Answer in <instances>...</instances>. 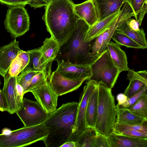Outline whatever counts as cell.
<instances>
[{
	"instance_id": "obj_34",
	"label": "cell",
	"mask_w": 147,
	"mask_h": 147,
	"mask_svg": "<svg viewBox=\"0 0 147 147\" xmlns=\"http://www.w3.org/2000/svg\"><path fill=\"white\" fill-rule=\"evenodd\" d=\"M147 85L144 86L137 93L128 98L126 102L122 105H116L117 108L129 109L143 95L147 93Z\"/></svg>"
},
{
	"instance_id": "obj_22",
	"label": "cell",
	"mask_w": 147,
	"mask_h": 147,
	"mask_svg": "<svg viewBox=\"0 0 147 147\" xmlns=\"http://www.w3.org/2000/svg\"><path fill=\"white\" fill-rule=\"evenodd\" d=\"M126 20L119 25L116 30L127 35L141 46L142 49H146L147 42L144 30L142 28L137 30L132 29Z\"/></svg>"
},
{
	"instance_id": "obj_45",
	"label": "cell",
	"mask_w": 147,
	"mask_h": 147,
	"mask_svg": "<svg viewBox=\"0 0 147 147\" xmlns=\"http://www.w3.org/2000/svg\"><path fill=\"white\" fill-rule=\"evenodd\" d=\"M44 2L45 3L47 4L49 3L52 0H41Z\"/></svg>"
},
{
	"instance_id": "obj_11",
	"label": "cell",
	"mask_w": 147,
	"mask_h": 147,
	"mask_svg": "<svg viewBox=\"0 0 147 147\" xmlns=\"http://www.w3.org/2000/svg\"><path fill=\"white\" fill-rule=\"evenodd\" d=\"M18 76L12 77L7 73L4 78V85L2 90L7 101V112L11 114L16 113L23 104L24 90L21 87H16Z\"/></svg>"
},
{
	"instance_id": "obj_37",
	"label": "cell",
	"mask_w": 147,
	"mask_h": 147,
	"mask_svg": "<svg viewBox=\"0 0 147 147\" xmlns=\"http://www.w3.org/2000/svg\"><path fill=\"white\" fill-rule=\"evenodd\" d=\"M32 0H0V2L11 6L19 5L25 6L29 5Z\"/></svg>"
},
{
	"instance_id": "obj_20",
	"label": "cell",
	"mask_w": 147,
	"mask_h": 147,
	"mask_svg": "<svg viewBox=\"0 0 147 147\" xmlns=\"http://www.w3.org/2000/svg\"><path fill=\"white\" fill-rule=\"evenodd\" d=\"M107 50L113 63L122 71H128L127 57L125 52L121 48L120 45L116 42L110 41L107 44Z\"/></svg>"
},
{
	"instance_id": "obj_8",
	"label": "cell",
	"mask_w": 147,
	"mask_h": 147,
	"mask_svg": "<svg viewBox=\"0 0 147 147\" xmlns=\"http://www.w3.org/2000/svg\"><path fill=\"white\" fill-rule=\"evenodd\" d=\"M134 16L132 9L126 2L124 3L119 14L111 25L96 38L92 47V53L94 56L98 57L106 49L108 43L117 28L128 18Z\"/></svg>"
},
{
	"instance_id": "obj_3",
	"label": "cell",
	"mask_w": 147,
	"mask_h": 147,
	"mask_svg": "<svg viewBox=\"0 0 147 147\" xmlns=\"http://www.w3.org/2000/svg\"><path fill=\"white\" fill-rule=\"evenodd\" d=\"M78 105V102L74 101L63 104L49 114L43 122L47 131L43 140L46 147H61L71 140Z\"/></svg>"
},
{
	"instance_id": "obj_13",
	"label": "cell",
	"mask_w": 147,
	"mask_h": 147,
	"mask_svg": "<svg viewBox=\"0 0 147 147\" xmlns=\"http://www.w3.org/2000/svg\"><path fill=\"white\" fill-rule=\"evenodd\" d=\"M86 78L71 79L65 77L55 71L51 75L50 84L58 96L73 91L79 88Z\"/></svg>"
},
{
	"instance_id": "obj_1",
	"label": "cell",
	"mask_w": 147,
	"mask_h": 147,
	"mask_svg": "<svg viewBox=\"0 0 147 147\" xmlns=\"http://www.w3.org/2000/svg\"><path fill=\"white\" fill-rule=\"evenodd\" d=\"M90 27L83 19L78 20L70 35L60 45L58 53L54 59L58 63L63 62L90 66L97 58L92 53V47L96 38L90 41L85 40Z\"/></svg>"
},
{
	"instance_id": "obj_30",
	"label": "cell",
	"mask_w": 147,
	"mask_h": 147,
	"mask_svg": "<svg viewBox=\"0 0 147 147\" xmlns=\"http://www.w3.org/2000/svg\"><path fill=\"white\" fill-rule=\"evenodd\" d=\"M41 71L37 70L31 67H26L21 72L20 74L18 76L17 83L22 87L24 91L33 78Z\"/></svg>"
},
{
	"instance_id": "obj_16",
	"label": "cell",
	"mask_w": 147,
	"mask_h": 147,
	"mask_svg": "<svg viewBox=\"0 0 147 147\" xmlns=\"http://www.w3.org/2000/svg\"><path fill=\"white\" fill-rule=\"evenodd\" d=\"M127 71V79L129 82L123 93L129 98L147 85V72L146 70L136 71L129 68Z\"/></svg>"
},
{
	"instance_id": "obj_28",
	"label": "cell",
	"mask_w": 147,
	"mask_h": 147,
	"mask_svg": "<svg viewBox=\"0 0 147 147\" xmlns=\"http://www.w3.org/2000/svg\"><path fill=\"white\" fill-rule=\"evenodd\" d=\"M126 2L131 8L134 15V17L139 26H141L147 12V0H126Z\"/></svg>"
},
{
	"instance_id": "obj_46",
	"label": "cell",
	"mask_w": 147,
	"mask_h": 147,
	"mask_svg": "<svg viewBox=\"0 0 147 147\" xmlns=\"http://www.w3.org/2000/svg\"><path fill=\"white\" fill-rule=\"evenodd\" d=\"M1 81L0 80V90H1V88H0V86H1Z\"/></svg>"
},
{
	"instance_id": "obj_18",
	"label": "cell",
	"mask_w": 147,
	"mask_h": 147,
	"mask_svg": "<svg viewBox=\"0 0 147 147\" xmlns=\"http://www.w3.org/2000/svg\"><path fill=\"white\" fill-rule=\"evenodd\" d=\"M74 11L80 18L91 27L98 21L97 9L94 0H87L74 5Z\"/></svg>"
},
{
	"instance_id": "obj_14",
	"label": "cell",
	"mask_w": 147,
	"mask_h": 147,
	"mask_svg": "<svg viewBox=\"0 0 147 147\" xmlns=\"http://www.w3.org/2000/svg\"><path fill=\"white\" fill-rule=\"evenodd\" d=\"M21 49L19 41L15 39L9 44L0 47V75L5 77L10 65Z\"/></svg>"
},
{
	"instance_id": "obj_5",
	"label": "cell",
	"mask_w": 147,
	"mask_h": 147,
	"mask_svg": "<svg viewBox=\"0 0 147 147\" xmlns=\"http://www.w3.org/2000/svg\"><path fill=\"white\" fill-rule=\"evenodd\" d=\"M47 131L43 123L13 131L9 129L5 134H0V147H22L43 141Z\"/></svg>"
},
{
	"instance_id": "obj_35",
	"label": "cell",
	"mask_w": 147,
	"mask_h": 147,
	"mask_svg": "<svg viewBox=\"0 0 147 147\" xmlns=\"http://www.w3.org/2000/svg\"><path fill=\"white\" fill-rule=\"evenodd\" d=\"M22 65L21 60L17 56L12 62L8 74L12 77L18 76L22 70Z\"/></svg>"
},
{
	"instance_id": "obj_31",
	"label": "cell",
	"mask_w": 147,
	"mask_h": 147,
	"mask_svg": "<svg viewBox=\"0 0 147 147\" xmlns=\"http://www.w3.org/2000/svg\"><path fill=\"white\" fill-rule=\"evenodd\" d=\"M111 38L116 43L120 45L124 46L128 48L142 49L141 46L127 35L116 30Z\"/></svg>"
},
{
	"instance_id": "obj_2",
	"label": "cell",
	"mask_w": 147,
	"mask_h": 147,
	"mask_svg": "<svg viewBox=\"0 0 147 147\" xmlns=\"http://www.w3.org/2000/svg\"><path fill=\"white\" fill-rule=\"evenodd\" d=\"M72 0H52L45 6L42 19L47 31L60 45L70 35L80 18Z\"/></svg>"
},
{
	"instance_id": "obj_12",
	"label": "cell",
	"mask_w": 147,
	"mask_h": 147,
	"mask_svg": "<svg viewBox=\"0 0 147 147\" xmlns=\"http://www.w3.org/2000/svg\"><path fill=\"white\" fill-rule=\"evenodd\" d=\"M49 79L44 84L36 87L31 90L36 101L46 111L50 114L57 108L58 95L52 88Z\"/></svg>"
},
{
	"instance_id": "obj_40",
	"label": "cell",
	"mask_w": 147,
	"mask_h": 147,
	"mask_svg": "<svg viewBox=\"0 0 147 147\" xmlns=\"http://www.w3.org/2000/svg\"><path fill=\"white\" fill-rule=\"evenodd\" d=\"M8 106L5 95L2 90H0V111H7Z\"/></svg>"
},
{
	"instance_id": "obj_39",
	"label": "cell",
	"mask_w": 147,
	"mask_h": 147,
	"mask_svg": "<svg viewBox=\"0 0 147 147\" xmlns=\"http://www.w3.org/2000/svg\"><path fill=\"white\" fill-rule=\"evenodd\" d=\"M17 56L21 59L22 61V70L27 66L29 63L30 58L29 55L27 51L21 50L18 52Z\"/></svg>"
},
{
	"instance_id": "obj_41",
	"label": "cell",
	"mask_w": 147,
	"mask_h": 147,
	"mask_svg": "<svg viewBox=\"0 0 147 147\" xmlns=\"http://www.w3.org/2000/svg\"><path fill=\"white\" fill-rule=\"evenodd\" d=\"M126 21L129 26L132 29L136 30L140 29L139 24L136 20L131 17L128 18Z\"/></svg>"
},
{
	"instance_id": "obj_25",
	"label": "cell",
	"mask_w": 147,
	"mask_h": 147,
	"mask_svg": "<svg viewBox=\"0 0 147 147\" xmlns=\"http://www.w3.org/2000/svg\"><path fill=\"white\" fill-rule=\"evenodd\" d=\"M147 119L138 116L128 108H117L116 122L127 124L137 125L147 123Z\"/></svg>"
},
{
	"instance_id": "obj_21",
	"label": "cell",
	"mask_w": 147,
	"mask_h": 147,
	"mask_svg": "<svg viewBox=\"0 0 147 147\" xmlns=\"http://www.w3.org/2000/svg\"><path fill=\"white\" fill-rule=\"evenodd\" d=\"M120 10L102 20L98 21L93 26L90 27L86 32L85 40L86 41H91L96 38L105 31L111 25L119 14Z\"/></svg>"
},
{
	"instance_id": "obj_43",
	"label": "cell",
	"mask_w": 147,
	"mask_h": 147,
	"mask_svg": "<svg viewBox=\"0 0 147 147\" xmlns=\"http://www.w3.org/2000/svg\"><path fill=\"white\" fill-rule=\"evenodd\" d=\"M128 98L124 93H120L118 94L116 96V99L118 101L117 105L120 106L125 103Z\"/></svg>"
},
{
	"instance_id": "obj_33",
	"label": "cell",
	"mask_w": 147,
	"mask_h": 147,
	"mask_svg": "<svg viewBox=\"0 0 147 147\" xmlns=\"http://www.w3.org/2000/svg\"><path fill=\"white\" fill-rule=\"evenodd\" d=\"M145 123L137 125L127 124L116 122L113 131L118 133L127 130H134L147 132V125Z\"/></svg>"
},
{
	"instance_id": "obj_36",
	"label": "cell",
	"mask_w": 147,
	"mask_h": 147,
	"mask_svg": "<svg viewBox=\"0 0 147 147\" xmlns=\"http://www.w3.org/2000/svg\"><path fill=\"white\" fill-rule=\"evenodd\" d=\"M94 147H111L108 137L96 131Z\"/></svg>"
},
{
	"instance_id": "obj_24",
	"label": "cell",
	"mask_w": 147,
	"mask_h": 147,
	"mask_svg": "<svg viewBox=\"0 0 147 147\" xmlns=\"http://www.w3.org/2000/svg\"><path fill=\"white\" fill-rule=\"evenodd\" d=\"M30 58L26 67L38 71L42 70L51 65L52 62H48L46 59L39 47L27 51Z\"/></svg>"
},
{
	"instance_id": "obj_42",
	"label": "cell",
	"mask_w": 147,
	"mask_h": 147,
	"mask_svg": "<svg viewBox=\"0 0 147 147\" xmlns=\"http://www.w3.org/2000/svg\"><path fill=\"white\" fill-rule=\"evenodd\" d=\"M47 4L41 0H32L29 5L31 7L35 9L45 6Z\"/></svg>"
},
{
	"instance_id": "obj_29",
	"label": "cell",
	"mask_w": 147,
	"mask_h": 147,
	"mask_svg": "<svg viewBox=\"0 0 147 147\" xmlns=\"http://www.w3.org/2000/svg\"><path fill=\"white\" fill-rule=\"evenodd\" d=\"M51 65L44 69L32 78L24 92V94L32 90L45 84L50 78Z\"/></svg>"
},
{
	"instance_id": "obj_23",
	"label": "cell",
	"mask_w": 147,
	"mask_h": 147,
	"mask_svg": "<svg viewBox=\"0 0 147 147\" xmlns=\"http://www.w3.org/2000/svg\"><path fill=\"white\" fill-rule=\"evenodd\" d=\"M98 95V84L90 95L88 102L86 113L87 126L95 127L97 118Z\"/></svg>"
},
{
	"instance_id": "obj_10",
	"label": "cell",
	"mask_w": 147,
	"mask_h": 147,
	"mask_svg": "<svg viewBox=\"0 0 147 147\" xmlns=\"http://www.w3.org/2000/svg\"><path fill=\"white\" fill-rule=\"evenodd\" d=\"M81 93L78 102L75 123L73 130L71 141H74L76 137L88 127L86 113L88 102L92 92L97 86L98 83L92 80H88Z\"/></svg>"
},
{
	"instance_id": "obj_38",
	"label": "cell",
	"mask_w": 147,
	"mask_h": 147,
	"mask_svg": "<svg viewBox=\"0 0 147 147\" xmlns=\"http://www.w3.org/2000/svg\"><path fill=\"white\" fill-rule=\"evenodd\" d=\"M119 134L134 137L147 138V132L137 130H127Z\"/></svg>"
},
{
	"instance_id": "obj_19",
	"label": "cell",
	"mask_w": 147,
	"mask_h": 147,
	"mask_svg": "<svg viewBox=\"0 0 147 147\" xmlns=\"http://www.w3.org/2000/svg\"><path fill=\"white\" fill-rule=\"evenodd\" d=\"M98 21L120 11L126 0H94Z\"/></svg>"
},
{
	"instance_id": "obj_15",
	"label": "cell",
	"mask_w": 147,
	"mask_h": 147,
	"mask_svg": "<svg viewBox=\"0 0 147 147\" xmlns=\"http://www.w3.org/2000/svg\"><path fill=\"white\" fill-rule=\"evenodd\" d=\"M55 71L63 76L71 79L86 78L88 79L92 75L90 66L63 62L58 63V67Z\"/></svg>"
},
{
	"instance_id": "obj_4",
	"label": "cell",
	"mask_w": 147,
	"mask_h": 147,
	"mask_svg": "<svg viewBox=\"0 0 147 147\" xmlns=\"http://www.w3.org/2000/svg\"><path fill=\"white\" fill-rule=\"evenodd\" d=\"M97 118L94 128L96 131L108 137L113 131L117 108L111 89L102 82L98 83Z\"/></svg>"
},
{
	"instance_id": "obj_9",
	"label": "cell",
	"mask_w": 147,
	"mask_h": 147,
	"mask_svg": "<svg viewBox=\"0 0 147 147\" xmlns=\"http://www.w3.org/2000/svg\"><path fill=\"white\" fill-rule=\"evenodd\" d=\"M16 113L25 127L34 126L43 123L49 114L37 101L26 98H23L22 107Z\"/></svg>"
},
{
	"instance_id": "obj_32",
	"label": "cell",
	"mask_w": 147,
	"mask_h": 147,
	"mask_svg": "<svg viewBox=\"0 0 147 147\" xmlns=\"http://www.w3.org/2000/svg\"><path fill=\"white\" fill-rule=\"evenodd\" d=\"M133 113L147 119V94L143 95L129 109Z\"/></svg>"
},
{
	"instance_id": "obj_27",
	"label": "cell",
	"mask_w": 147,
	"mask_h": 147,
	"mask_svg": "<svg viewBox=\"0 0 147 147\" xmlns=\"http://www.w3.org/2000/svg\"><path fill=\"white\" fill-rule=\"evenodd\" d=\"M96 133L94 128L88 126L74 141L76 147H94Z\"/></svg>"
},
{
	"instance_id": "obj_26",
	"label": "cell",
	"mask_w": 147,
	"mask_h": 147,
	"mask_svg": "<svg viewBox=\"0 0 147 147\" xmlns=\"http://www.w3.org/2000/svg\"><path fill=\"white\" fill-rule=\"evenodd\" d=\"M60 46L59 43L51 36L45 39L39 48L46 60L49 62L53 61L57 56Z\"/></svg>"
},
{
	"instance_id": "obj_44",
	"label": "cell",
	"mask_w": 147,
	"mask_h": 147,
	"mask_svg": "<svg viewBox=\"0 0 147 147\" xmlns=\"http://www.w3.org/2000/svg\"><path fill=\"white\" fill-rule=\"evenodd\" d=\"M61 147H76V142L73 141H67L64 143Z\"/></svg>"
},
{
	"instance_id": "obj_7",
	"label": "cell",
	"mask_w": 147,
	"mask_h": 147,
	"mask_svg": "<svg viewBox=\"0 0 147 147\" xmlns=\"http://www.w3.org/2000/svg\"><path fill=\"white\" fill-rule=\"evenodd\" d=\"M4 26L12 38L24 35L29 29L30 17L24 6H11L7 11Z\"/></svg>"
},
{
	"instance_id": "obj_17",
	"label": "cell",
	"mask_w": 147,
	"mask_h": 147,
	"mask_svg": "<svg viewBox=\"0 0 147 147\" xmlns=\"http://www.w3.org/2000/svg\"><path fill=\"white\" fill-rule=\"evenodd\" d=\"M111 147H147V138H136L113 131L108 136Z\"/></svg>"
},
{
	"instance_id": "obj_6",
	"label": "cell",
	"mask_w": 147,
	"mask_h": 147,
	"mask_svg": "<svg viewBox=\"0 0 147 147\" xmlns=\"http://www.w3.org/2000/svg\"><path fill=\"white\" fill-rule=\"evenodd\" d=\"M90 66L92 75L87 80L101 82L111 89L122 72L114 65L106 49Z\"/></svg>"
}]
</instances>
